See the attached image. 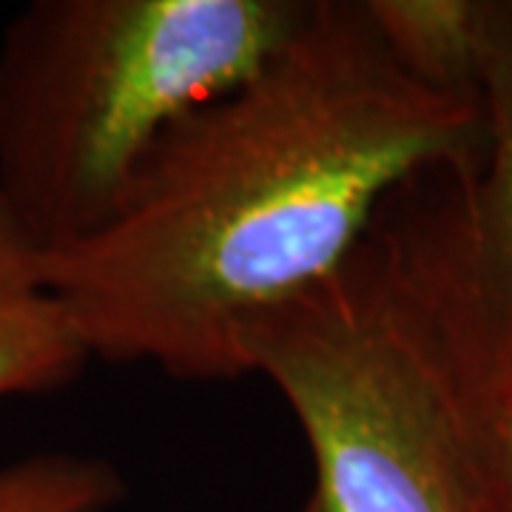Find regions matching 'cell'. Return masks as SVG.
Here are the masks:
<instances>
[{
	"label": "cell",
	"instance_id": "cell-1",
	"mask_svg": "<svg viewBox=\"0 0 512 512\" xmlns=\"http://www.w3.org/2000/svg\"><path fill=\"white\" fill-rule=\"evenodd\" d=\"M478 157V106L407 77L362 0H311L262 69L165 134L109 220L46 251V274L89 356L245 379L254 322L336 274L404 185Z\"/></svg>",
	"mask_w": 512,
	"mask_h": 512
},
{
	"label": "cell",
	"instance_id": "cell-2",
	"mask_svg": "<svg viewBox=\"0 0 512 512\" xmlns=\"http://www.w3.org/2000/svg\"><path fill=\"white\" fill-rule=\"evenodd\" d=\"M384 205L348 262L254 322L248 376L274 384L311 453L299 512H478L493 350L461 282L444 171Z\"/></svg>",
	"mask_w": 512,
	"mask_h": 512
},
{
	"label": "cell",
	"instance_id": "cell-3",
	"mask_svg": "<svg viewBox=\"0 0 512 512\" xmlns=\"http://www.w3.org/2000/svg\"><path fill=\"white\" fill-rule=\"evenodd\" d=\"M311 0H35L0 37V200L46 251L109 220L191 111L285 46Z\"/></svg>",
	"mask_w": 512,
	"mask_h": 512
},
{
	"label": "cell",
	"instance_id": "cell-4",
	"mask_svg": "<svg viewBox=\"0 0 512 512\" xmlns=\"http://www.w3.org/2000/svg\"><path fill=\"white\" fill-rule=\"evenodd\" d=\"M478 114L481 157L450 171L447 222L487 348L512 367V0H490Z\"/></svg>",
	"mask_w": 512,
	"mask_h": 512
},
{
	"label": "cell",
	"instance_id": "cell-5",
	"mask_svg": "<svg viewBox=\"0 0 512 512\" xmlns=\"http://www.w3.org/2000/svg\"><path fill=\"white\" fill-rule=\"evenodd\" d=\"M92 356L46 274V248L0 200V399L40 396Z\"/></svg>",
	"mask_w": 512,
	"mask_h": 512
},
{
	"label": "cell",
	"instance_id": "cell-6",
	"mask_svg": "<svg viewBox=\"0 0 512 512\" xmlns=\"http://www.w3.org/2000/svg\"><path fill=\"white\" fill-rule=\"evenodd\" d=\"M387 55L430 92L478 106L490 0H362Z\"/></svg>",
	"mask_w": 512,
	"mask_h": 512
},
{
	"label": "cell",
	"instance_id": "cell-7",
	"mask_svg": "<svg viewBox=\"0 0 512 512\" xmlns=\"http://www.w3.org/2000/svg\"><path fill=\"white\" fill-rule=\"evenodd\" d=\"M126 484L109 461L37 453L0 467V512H109Z\"/></svg>",
	"mask_w": 512,
	"mask_h": 512
},
{
	"label": "cell",
	"instance_id": "cell-8",
	"mask_svg": "<svg viewBox=\"0 0 512 512\" xmlns=\"http://www.w3.org/2000/svg\"><path fill=\"white\" fill-rule=\"evenodd\" d=\"M478 512H512V370L495 359L481 387Z\"/></svg>",
	"mask_w": 512,
	"mask_h": 512
},
{
	"label": "cell",
	"instance_id": "cell-9",
	"mask_svg": "<svg viewBox=\"0 0 512 512\" xmlns=\"http://www.w3.org/2000/svg\"><path fill=\"white\" fill-rule=\"evenodd\" d=\"M510 370H512V367H510Z\"/></svg>",
	"mask_w": 512,
	"mask_h": 512
}]
</instances>
